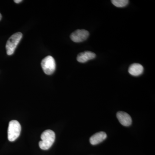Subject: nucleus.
Masks as SVG:
<instances>
[{
  "label": "nucleus",
  "mask_w": 155,
  "mask_h": 155,
  "mask_svg": "<svg viewBox=\"0 0 155 155\" xmlns=\"http://www.w3.org/2000/svg\"><path fill=\"white\" fill-rule=\"evenodd\" d=\"M41 137V140L39 143L40 147L43 150H48L54 142L55 134L53 130H47L42 133Z\"/></svg>",
  "instance_id": "nucleus-1"
},
{
  "label": "nucleus",
  "mask_w": 155,
  "mask_h": 155,
  "mask_svg": "<svg viewBox=\"0 0 155 155\" xmlns=\"http://www.w3.org/2000/svg\"><path fill=\"white\" fill-rule=\"evenodd\" d=\"M22 37V33L20 32L14 33L10 37L6 45V51L8 55H11L14 54Z\"/></svg>",
  "instance_id": "nucleus-2"
},
{
  "label": "nucleus",
  "mask_w": 155,
  "mask_h": 155,
  "mask_svg": "<svg viewBox=\"0 0 155 155\" xmlns=\"http://www.w3.org/2000/svg\"><path fill=\"white\" fill-rule=\"evenodd\" d=\"M21 130V125L17 120H12L9 122L8 131L9 141H15L19 137Z\"/></svg>",
  "instance_id": "nucleus-3"
},
{
  "label": "nucleus",
  "mask_w": 155,
  "mask_h": 155,
  "mask_svg": "<svg viewBox=\"0 0 155 155\" xmlns=\"http://www.w3.org/2000/svg\"><path fill=\"white\" fill-rule=\"evenodd\" d=\"M41 66L44 72L47 75H51L55 71V61L52 56H48L43 59Z\"/></svg>",
  "instance_id": "nucleus-4"
},
{
  "label": "nucleus",
  "mask_w": 155,
  "mask_h": 155,
  "mask_svg": "<svg viewBox=\"0 0 155 155\" xmlns=\"http://www.w3.org/2000/svg\"><path fill=\"white\" fill-rule=\"evenodd\" d=\"M89 33L84 29H78L72 32L70 35V38L72 41L76 43L84 41L88 38Z\"/></svg>",
  "instance_id": "nucleus-5"
},
{
  "label": "nucleus",
  "mask_w": 155,
  "mask_h": 155,
  "mask_svg": "<svg viewBox=\"0 0 155 155\" xmlns=\"http://www.w3.org/2000/svg\"><path fill=\"white\" fill-rule=\"evenodd\" d=\"M120 123L124 126H129L132 123V119L129 114L124 112H119L116 114Z\"/></svg>",
  "instance_id": "nucleus-6"
},
{
  "label": "nucleus",
  "mask_w": 155,
  "mask_h": 155,
  "mask_svg": "<svg viewBox=\"0 0 155 155\" xmlns=\"http://www.w3.org/2000/svg\"><path fill=\"white\" fill-rule=\"evenodd\" d=\"M95 57L96 54L94 53L87 51L80 53L77 56V60L80 63H84L94 59Z\"/></svg>",
  "instance_id": "nucleus-7"
},
{
  "label": "nucleus",
  "mask_w": 155,
  "mask_h": 155,
  "mask_svg": "<svg viewBox=\"0 0 155 155\" xmlns=\"http://www.w3.org/2000/svg\"><path fill=\"white\" fill-rule=\"evenodd\" d=\"M107 137V135L105 132H100L95 134L92 136L90 139V142L92 145H97L104 141Z\"/></svg>",
  "instance_id": "nucleus-8"
},
{
  "label": "nucleus",
  "mask_w": 155,
  "mask_h": 155,
  "mask_svg": "<svg viewBox=\"0 0 155 155\" xmlns=\"http://www.w3.org/2000/svg\"><path fill=\"white\" fill-rule=\"evenodd\" d=\"M143 71V67L141 64H133L128 68V72L130 75L134 76L141 75Z\"/></svg>",
  "instance_id": "nucleus-9"
},
{
  "label": "nucleus",
  "mask_w": 155,
  "mask_h": 155,
  "mask_svg": "<svg viewBox=\"0 0 155 155\" xmlns=\"http://www.w3.org/2000/svg\"><path fill=\"white\" fill-rule=\"evenodd\" d=\"M111 2L114 6L118 8L125 7L129 2L127 0H113Z\"/></svg>",
  "instance_id": "nucleus-10"
},
{
  "label": "nucleus",
  "mask_w": 155,
  "mask_h": 155,
  "mask_svg": "<svg viewBox=\"0 0 155 155\" xmlns=\"http://www.w3.org/2000/svg\"><path fill=\"white\" fill-rule=\"evenodd\" d=\"M14 2H15V3L18 4V3L21 2H22V0H15Z\"/></svg>",
  "instance_id": "nucleus-11"
},
{
  "label": "nucleus",
  "mask_w": 155,
  "mask_h": 155,
  "mask_svg": "<svg viewBox=\"0 0 155 155\" xmlns=\"http://www.w3.org/2000/svg\"><path fill=\"white\" fill-rule=\"evenodd\" d=\"M2 14H0V20H1V19H2Z\"/></svg>",
  "instance_id": "nucleus-12"
}]
</instances>
